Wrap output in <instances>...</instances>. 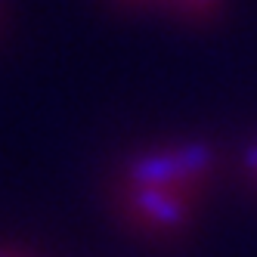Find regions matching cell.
Returning <instances> with one entry per match:
<instances>
[{
    "mask_svg": "<svg viewBox=\"0 0 257 257\" xmlns=\"http://www.w3.org/2000/svg\"><path fill=\"white\" fill-rule=\"evenodd\" d=\"M223 168L226 155L211 137L149 140L108 168V211L146 245H180L198 226Z\"/></svg>",
    "mask_w": 257,
    "mask_h": 257,
    "instance_id": "1",
    "label": "cell"
},
{
    "mask_svg": "<svg viewBox=\"0 0 257 257\" xmlns=\"http://www.w3.org/2000/svg\"><path fill=\"white\" fill-rule=\"evenodd\" d=\"M108 4L131 10V13H152V16H161V19L192 25V28L214 25L229 10V0H108Z\"/></svg>",
    "mask_w": 257,
    "mask_h": 257,
    "instance_id": "2",
    "label": "cell"
},
{
    "mask_svg": "<svg viewBox=\"0 0 257 257\" xmlns=\"http://www.w3.org/2000/svg\"><path fill=\"white\" fill-rule=\"evenodd\" d=\"M232 164H235L238 180H242L245 186L257 195V134L242 143V149L235 152V161H232Z\"/></svg>",
    "mask_w": 257,
    "mask_h": 257,
    "instance_id": "3",
    "label": "cell"
},
{
    "mask_svg": "<svg viewBox=\"0 0 257 257\" xmlns=\"http://www.w3.org/2000/svg\"><path fill=\"white\" fill-rule=\"evenodd\" d=\"M0 257H34V254L19 251V248H10V245H0Z\"/></svg>",
    "mask_w": 257,
    "mask_h": 257,
    "instance_id": "4",
    "label": "cell"
},
{
    "mask_svg": "<svg viewBox=\"0 0 257 257\" xmlns=\"http://www.w3.org/2000/svg\"><path fill=\"white\" fill-rule=\"evenodd\" d=\"M4 22H7V7H4V0H0V31H4Z\"/></svg>",
    "mask_w": 257,
    "mask_h": 257,
    "instance_id": "5",
    "label": "cell"
}]
</instances>
